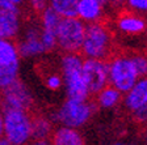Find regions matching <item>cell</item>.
<instances>
[{
  "label": "cell",
  "instance_id": "6da1fadb",
  "mask_svg": "<svg viewBox=\"0 0 147 145\" xmlns=\"http://www.w3.org/2000/svg\"><path fill=\"white\" fill-rule=\"evenodd\" d=\"M84 57L80 52H68L61 57V75L67 97L78 100H88L89 90L83 75Z\"/></svg>",
  "mask_w": 147,
  "mask_h": 145
},
{
  "label": "cell",
  "instance_id": "7a4b0ae2",
  "mask_svg": "<svg viewBox=\"0 0 147 145\" xmlns=\"http://www.w3.org/2000/svg\"><path fill=\"white\" fill-rule=\"evenodd\" d=\"M113 37L107 24L101 21L86 24V33L82 43L80 54L83 57L107 59L112 54Z\"/></svg>",
  "mask_w": 147,
  "mask_h": 145
},
{
  "label": "cell",
  "instance_id": "3957f363",
  "mask_svg": "<svg viewBox=\"0 0 147 145\" xmlns=\"http://www.w3.org/2000/svg\"><path fill=\"white\" fill-rule=\"evenodd\" d=\"M93 111L95 105L88 100H78L67 97V100L51 114L50 119L53 123H57L58 126L79 130L91 119Z\"/></svg>",
  "mask_w": 147,
  "mask_h": 145
},
{
  "label": "cell",
  "instance_id": "277c9868",
  "mask_svg": "<svg viewBox=\"0 0 147 145\" xmlns=\"http://www.w3.org/2000/svg\"><path fill=\"white\" fill-rule=\"evenodd\" d=\"M4 135L3 136L13 145H26L33 139L32 120L33 115L26 110H3Z\"/></svg>",
  "mask_w": 147,
  "mask_h": 145
},
{
  "label": "cell",
  "instance_id": "5b68a950",
  "mask_svg": "<svg viewBox=\"0 0 147 145\" xmlns=\"http://www.w3.org/2000/svg\"><path fill=\"white\" fill-rule=\"evenodd\" d=\"M108 79L109 85L122 94L127 93L139 79L131 57L127 55H114L110 57L108 60Z\"/></svg>",
  "mask_w": 147,
  "mask_h": 145
},
{
  "label": "cell",
  "instance_id": "8992f818",
  "mask_svg": "<svg viewBox=\"0 0 147 145\" xmlns=\"http://www.w3.org/2000/svg\"><path fill=\"white\" fill-rule=\"evenodd\" d=\"M86 33V22L79 17L62 18L57 30V48L63 54L80 52Z\"/></svg>",
  "mask_w": 147,
  "mask_h": 145
},
{
  "label": "cell",
  "instance_id": "52a82bcc",
  "mask_svg": "<svg viewBox=\"0 0 147 145\" xmlns=\"http://www.w3.org/2000/svg\"><path fill=\"white\" fill-rule=\"evenodd\" d=\"M21 59L16 41L0 39V90L18 79Z\"/></svg>",
  "mask_w": 147,
  "mask_h": 145
},
{
  "label": "cell",
  "instance_id": "ba28073f",
  "mask_svg": "<svg viewBox=\"0 0 147 145\" xmlns=\"http://www.w3.org/2000/svg\"><path fill=\"white\" fill-rule=\"evenodd\" d=\"M18 52L22 59L41 56L46 52L41 38V26L37 21H28L24 24L21 33L16 39Z\"/></svg>",
  "mask_w": 147,
  "mask_h": 145
},
{
  "label": "cell",
  "instance_id": "9c48e42d",
  "mask_svg": "<svg viewBox=\"0 0 147 145\" xmlns=\"http://www.w3.org/2000/svg\"><path fill=\"white\" fill-rule=\"evenodd\" d=\"M34 103L33 93L22 80L17 79L1 89V109L30 111Z\"/></svg>",
  "mask_w": 147,
  "mask_h": 145
},
{
  "label": "cell",
  "instance_id": "30bf717a",
  "mask_svg": "<svg viewBox=\"0 0 147 145\" xmlns=\"http://www.w3.org/2000/svg\"><path fill=\"white\" fill-rule=\"evenodd\" d=\"M83 75L88 85L91 96H96L102 88L109 85L108 79V61L105 59H91L84 57Z\"/></svg>",
  "mask_w": 147,
  "mask_h": 145
},
{
  "label": "cell",
  "instance_id": "8fae6325",
  "mask_svg": "<svg viewBox=\"0 0 147 145\" xmlns=\"http://www.w3.org/2000/svg\"><path fill=\"white\" fill-rule=\"evenodd\" d=\"M38 22L41 26V38L45 46L46 52L53 51L57 48V30L61 24L62 17L57 12H54L50 7H46L40 13Z\"/></svg>",
  "mask_w": 147,
  "mask_h": 145
},
{
  "label": "cell",
  "instance_id": "7c38bea8",
  "mask_svg": "<svg viewBox=\"0 0 147 145\" xmlns=\"http://www.w3.org/2000/svg\"><path fill=\"white\" fill-rule=\"evenodd\" d=\"M24 26L21 11L0 8V39L16 41Z\"/></svg>",
  "mask_w": 147,
  "mask_h": 145
},
{
  "label": "cell",
  "instance_id": "4fadbf2b",
  "mask_svg": "<svg viewBox=\"0 0 147 145\" xmlns=\"http://www.w3.org/2000/svg\"><path fill=\"white\" fill-rule=\"evenodd\" d=\"M116 25L121 33L127 35H138L147 29L146 20L133 11H122L116 18Z\"/></svg>",
  "mask_w": 147,
  "mask_h": 145
},
{
  "label": "cell",
  "instance_id": "5bb4252c",
  "mask_svg": "<svg viewBox=\"0 0 147 145\" xmlns=\"http://www.w3.org/2000/svg\"><path fill=\"white\" fill-rule=\"evenodd\" d=\"M123 105L130 111H135L147 105V76L139 77L133 88L123 96Z\"/></svg>",
  "mask_w": 147,
  "mask_h": 145
},
{
  "label": "cell",
  "instance_id": "9a60e30c",
  "mask_svg": "<svg viewBox=\"0 0 147 145\" xmlns=\"http://www.w3.org/2000/svg\"><path fill=\"white\" fill-rule=\"evenodd\" d=\"M51 145H86L84 137L78 128L59 126L53 131L50 137Z\"/></svg>",
  "mask_w": 147,
  "mask_h": 145
},
{
  "label": "cell",
  "instance_id": "2e32d148",
  "mask_svg": "<svg viewBox=\"0 0 147 145\" xmlns=\"http://www.w3.org/2000/svg\"><path fill=\"white\" fill-rule=\"evenodd\" d=\"M102 13H104V5L98 0H79L78 3L76 17H79L86 24L101 21Z\"/></svg>",
  "mask_w": 147,
  "mask_h": 145
},
{
  "label": "cell",
  "instance_id": "e0dca14e",
  "mask_svg": "<svg viewBox=\"0 0 147 145\" xmlns=\"http://www.w3.org/2000/svg\"><path fill=\"white\" fill-rule=\"evenodd\" d=\"M123 100V94L112 85H107L96 94V102L101 109H114Z\"/></svg>",
  "mask_w": 147,
  "mask_h": 145
},
{
  "label": "cell",
  "instance_id": "ac0fdd59",
  "mask_svg": "<svg viewBox=\"0 0 147 145\" xmlns=\"http://www.w3.org/2000/svg\"><path fill=\"white\" fill-rule=\"evenodd\" d=\"M54 131L53 120L43 115H33L32 120V135L33 139H50Z\"/></svg>",
  "mask_w": 147,
  "mask_h": 145
},
{
  "label": "cell",
  "instance_id": "d6986e66",
  "mask_svg": "<svg viewBox=\"0 0 147 145\" xmlns=\"http://www.w3.org/2000/svg\"><path fill=\"white\" fill-rule=\"evenodd\" d=\"M79 0H47V7L57 12L62 18L76 17Z\"/></svg>",
  "mask_w": 147,
  "mask_h": 145
},
{
  "label": "cell",
  "instance_id": "ffe728a7",
  "mask_svg": "<svg viewBox=\"0 0 147 145\" xmlns=\"http://www.w3.org/2000/svg\"><path fill=\"white\" fill-rule=\"evenodd\" d=\"M45 86L51 92H57L63 86V77L58 72H51L45 77Z\"/></svg>",
  "mask_w": 147,
  "mask_h": 145
},
{
  "label": "cell",
  "instance_id": "44dd1931",
  "mask_svg": "<svg viewBox=\"0 0 147 145\" xmlns=\"http://www.w3.org/2000/svg\"><path fill=\"white\" fill-rule=\"evenodd\" d=\"M130 57H131V61L135 67V71H137L138 76L139 77H146L147 76V56L142 54H137Z\"/></svg>",
  "mask_w": 147,
  "mask_h": 145
},
{
  "label": "cell",
  "instance_id": "7402d4cb",
  "mask_svg": "<svg viewBox=\"0 0 147 145\" xmlns=\"http://www.w3.org/2000/svg\"><path fill=\"white\" fill-rule=\"evenodd\" d=\"M126 5L135 13L147 12V0H126Z\"/></svg>",
  "mask_w": 147,
  "mask_h": 145
},
{
  "label": "cell",
  "instance_id": "603a6c76",
  "mask_svg": "<svg viewBox=\"0 0 147 145\" xmlns=\"http://www.w3.org/2000/svg\"><path fill=\"white\" fill-rule=\"evenodd\" d=\"M25 4L26 0H0V8L11 11H21Z\"/></svg>",
  "mask_w": 147,
  "mask_h": 145
},
{
  "label": "cell",
  "instance_id": "cb8c5ba5",
  "mask_svg": "<svg viewBox=\"0 0 147 145\" xmlns=\"http://www.w3.org/2000/svg\"><path fill=\"white\" fill-rule=\"evenodd\" d=\"M28 5L30 7V9L34 13L40 15L43 9L47 7V0H26Z\"/></svg>",
  "mask_w": 147,
  "mask_h": 145
},
{
  "label": "cell",
  "instance_id": "d4e9b609",
  "mask_svg": "<svg viewBox=\"0 0 147 145\" xmlns=\"http://www.w3.org/2000/svg\"><path fill=\"white\" fill-rule=\"evenodd\" d=\"M133 114H134L135 119H137L138 122H147V105L142 106V107H139L138 110L133 111Z\"/></svg>",
  "mask_w": 147,
  "mask_h": 145
},
{
  "label": "cell",
  "instance_id": "484cf974",
  "mask_svg": "<svg viewBox=\"0 0 147 145\" xmlns=\"http://www.w3.org/2000/svg\"><path fill=\"white\" fill-rule=\"evenodd\" d=\"M26 145H51L50 139H32Z\"/></svg>",
  "mask_w": 147,
  "mask_h": 145
},
{
  "label": "cell",
  "instance_id": "4316f807",
  "mask_svg": "<svg viewBox=\"0 0 147 145\" xmlns=\"http://www.w3.org/2000/svg\"><path fill=\"white\" fill-rule=\"evenodd\" d=\"M108 4H109L112 8L118 9V8H122L123 5H126V0H109Z\"/></svg>",
  "mask_w": 147,
  "mask_h": 145
},
{
  "label": "cell",
  "instance_id": "83f0119b",
  "mask_svg": "<svg viewBox=\"0 0 147 145\" xmlns=\"http://www.w3.org/2000/svg\"><path fill=\"white\" fill-rule=\"evenodd\" d=\"M4 135V119H3V109L0 107V137Z\"/></svg>",
  "mask_w": 147,
  "mask_h": 145
},
{
  "label": "cell",
  "instance_id": "f1b7e54d",
  "mask_svg": "<svg viewBox=\"0 0 147 145\" xmlns=\"http://www.w3.org/2000/svg\"><path fill=\"white\" fill-rule=\"evenodd\" d=\"M0 145H13V144L12 142H9L8 140L3 136V137H0Z\"/></svg>",
  "mask_w": 147,
  "mask_h": 145
},
{
  "label": "cell",
  "instance_id": "f546056e",
  "mask_svg": "<svg viewBox=\"0 0 147 145\" xmlns=\"http://www.w3.org/2000/svg\"><path fill=\"white\" fill-rule=\"evenodd\" d=\"M112 145H133V144H125V142H121V141H117V142H113Z\"/></svg>",
  "mask_w": 147,
  "mask_h": 145
},
{
  "label": "cell",
  "instance_id": "4dcf8cb0",
  "mask_svg": "<svg viewBox=\"0 0 147 145\" xmlns=\"http://www.w3.org/2000/svg\"><path fill=\"white\" fill-rule=\"evenodd\" d=\"M98 1H100V3L102 4V5H107V4L109 3V0H98Z\"/></svg>",
  "mask_w": 147,
  "mask_h": 145
},
{
  "label": "cell",
  "instance_id": "1f68e13d",
  "mask_svg": "<svg viewBox=\"0 0 147 145\" xmlns=\"http://www.w3.org/2000/svg\"><path fill=\"white\" fill-rule=\"evenodd\" d=\"M0 107H1V90H0Z\"/></svg>",
  "mask_w": 147,
  "mask_h": 145
}]
</instances>
